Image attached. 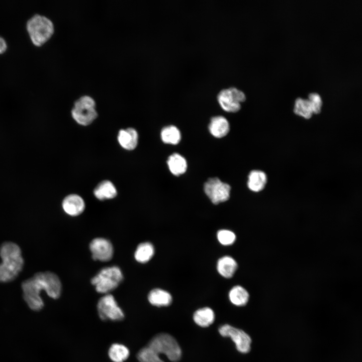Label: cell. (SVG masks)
<instances>
[{
	"mask_svg": "<svg viewBox=\"0 0 362 362\" xmlns=\"http://www.w3.org/2000/svg\"><path fill=\"white\" fill-rule=\"evenodd\" d=\"M267 183V176L265 173L261 170H253L250 172L248 176L247 187L254 192H259L262 191Z\"/></svg>",
	"mask_w": 362,
	"mask_h": 362,
	"instance_id": "16",
	"label": "cell"
},
{
	"mask_svg": "<svg viewBox=\"0 0 362 362\" xmlns=\"http://www.w3.org/2000/svg\"><path fill=\"white\" fill-rule=\"evenodd\" d=\"M71 114L77 124L82 126L90 125L98 117L95 100L88 95L80 97L74 103Z\"/></svg>",
	"mask_w": 362,
	"mask_h": 362,
	"instance_id": "5",
	"label": "cell"
},
{
	"mask_svg": "<svg viewBox=\"0 0 362 362\" xmlns=\"http://www.w3.org/2000/svg\"><path fill=\"white\" fill-rule=\"evenodd\" d=\"M123 279L121 269L114 266L103 268L92 279L91 283L98 292L108 293L115 289Z\"/></svg>",
	"mask_w": 362,
	"mask_h": 362,
	"instance_id": "6",
	"label": "cell"
},
{
	"mask_svg": "<svg viewBox=\"0 0 362 362\" xmlns=\"http://www.w3.org/2000/svg\"><path fill=\"white\" fill-rule=\"evenodd\" d=\"M309 101L310 103L313 114H319L321 110L322 102L321 97L319 94L315 93H311L309 95Z\"/></svg>",
	"mask_w": 362,
	"mask_h": 362,
	"instance_id": "28",
	"label": "cell"
},
{
	"mask_svg": "<svg viewBox=\"0 0 362 362\" xmlns=\"http://www.w3.org/2000/svg\"><path fill=\"white\" fill-rule=\"evenodd\" d=\"M117 140L120 145L124 149L132 150L138 145V134L133 128H127L120 130L117 135Z\"/></svg>",
	"mask_w": 362,
	"mask_h": 362,
	"instance_id": "13",
	"label": "cell"
},
{
	"mask_svg": "<svg viewBox=\"0 0 362 362\" xmlns=\"http://www.w3.org/2000/svg\"><path fill=\"white\" fill-rule=\"evenodd\" d=\"M64 211L71 216H76L81 214L85 209V203L83 199L75 194L66 196L62 203Z\"/></svg>",
	"mask_w": 362,
	"mask_h": 362,
	"instance_id": "12",
	"label": "cell"
},
{
	"mask_svg": "<svg viewBox=\"0 0 362 362\" xmlns=\"http://www.w3.org/2000/svg\"><path fill=\"white\" fill-rule=\"evenodd\" d=\"M231 302L237 306L245 305L248 302L249 294L248 291L241 286L233 287L229 293Z\"/></svg>",
	"mask_w": 362,
	"mask_h": 362,
	"instance_id": "21",
	"label": "cell"
},
{
	"mask_svg": "<svg viewBox=\"0 0 362 362\" xmlns=\"http://www.w3.org/2000/svg\"><path fill=\"white\" fill-rule=\"evenodd\" d=\"M167 164L171 173L175 176L184 173L187 169L186 160L181 155L176 153L168 157Z\"/></svg>",
	"mask_w": 362,
	"mask_h": 362,
	"instance_id": "19",
	"label": "cell"
},
{
	"mask_svg": "<svg viewBox=\"0 0 362 362\" xmlns=\"http://www.w3.org/2000/svg\"><path fill=\"white\" fill-rule=\"evenodd\" d=\"M217 98L221 108L226 112L232 113L238 111L241 108V103L246 99L244 93L233 86L221 89Z\"/></svg>",
	"mask_w": 362,
	"mask_h": 362,
	"instance_id": "7",
	"label": "cell"
},
{
	"mask_svg": "<svg viewBox=\"0 0 362 362\" xmlns=\"http://www.w3.org/2000/svg\"><path fill=\"white\" fill-rule=\"evenodd\" d=\"M97 308L102 320H121L124 317L122 310L112 295L107 294L102 297L98 302Z\"/></svg>",
	"mask_w": 362,
	"mask_h": 362,
	"instance_id": "10",
	"label": "cell"
},
{
	"mask_svg": "<svg viewBox=\"0 0 362 362\" xmlns=\"http://www.w3.org/2000/svg\"><path fill=\"white\" fill-rule=\"evenodd\" d=\"M154 249L153 245L149 242L139 244L134 253L135 259L140 263L148 262L153 256Z\"/></svg>",
	"mask_w": 362,
	"mask_h": 362,
	"instance_id": "22",
	"label": "cell"
},
{
	"mask_svg": "<svg viewBox=\"0 0 362 362\" xmlns=\"http://www.w3.org/2000/svg\"><path fill=\"white\" fill-rule=\"evenodd\" d=\"M137 358L140 362H164L147 346L138 352Z\"/></svg>",
	"mask_w": 362,
	"mask_h": 362,
	"instance_id": "26",
	"label": "cell"
},
{
	"mask_svg": "<svg viewBox=\"0 0 362 362\" xmlns=\"http://www.w3.org/2000/svg\"><path fill=\"white\" fill-rule=\"evenodd\" d=\"M195 322L200 326L206 327L212 324L215 319L213 311L209 307H204L197 310L194 314Z\"/></svg>",
	"mask_w": 362,
	"mask_h": 362,
	"instance_id": "20",
	"label": "cell"
},
{
	"mask_svg": "<svg viewBox=\"0 0 362 362\" xmlns=\"http://www.w3.org/2000/svg\"><path fill=\"white\" fill-rule=\"evenodd\" d=\"M23 298L28 307L33 311H40L44 303L40 296L42 290H45L51 298H58L61 292L62 286L58 277L50 272H40L23 281L21 284Z\"/></svg>",
	"mask_w": 362,
	"mask_h": 362,
	"instance_id": "1",
	"label": "cell"
},
{
	"mask_svg": "<svg viewBox=\"0 0 362 362\" xmlns=\"http://www.w3.org/2000/svg\"><path fill=\"white\" fill-rule=\"evenodd\" d=\"M237 266V263L233 258L225 256L218 260L217 268L219 274L222 277L230 278L234 274Z\"/></svg>",
	"mask_w": 362,
	"mask_h": 362,
	"instance_id": "17",
	"label": "cell"
},
{
	"mask_svg": "<svg viewBox=\"0 0 362 362\" xmlns=\"http://www.w3.org/2000/svg\"><path fill=\"white\" fill-rule=\"evenodd\" d=\"M89 248L94 260L107 261L113 257V245L106 239L96 238L93 239L89 244Z\"/></svg>",
	"mask_w": 362,
	"mask_h": 362,
	"instance_id": "11",
	"label": "cell"
},
{
	"mask_svg": "<svg viewBox=\"0 0 362 362\" xmlns=\"http://www.w3.org/2000/svg\"><path fill=\"white\" fill-rule=\"evenodd\" d=\"M204 190L212 203L218 204L229 199L231 187L218 177H212L205 183Z\"/></svg>",
	"mask_w": 362,
	"mask_h": 362,
	"instance_id": "8",
	"label": "cell"
},
{
	"mask_svg": "<svg viewBox=\"0 0 362 362\" xmlns=\"http://www.w3.org/2000/svg\"><path fill=\"white\" fill-rule=\"evenodd\" d=\"M0 282L12 281L22 270L24 261L20 247L12 242H4L0 247Z\"/></svg>",
	"mask_w": 362,
	"mask_h": 362,
	"instance_id": "2",
	"label": "cell"
},
{
	"mask_svg": "<svg viewBox=\"0 0 362 362\" xmlns=\"http://www.w3.org/2000/svg\"><path fill=\"white\" fill-rule=\"evenodd\" d=\"M162 141L166 144L175 145L181 139L179 130L174 126L170 125L162 128L160 133Z\"/></svg>",
	"mask_w": 362,
	"mask_h": 362,
	"instance_id": "23",
	"label": "cell"
},
{
	"mask_svg": "<svg viewBox=\"0 0 362 362\" xmlns=\"http://www.w3.org/2000/svg\"><path fill=\"white\" fill-rule=\"evenodd\" d=\"M156 355L163 353L172 361H178L181 357V349L176 340L171 335L160 333L155 336L147 345Z\"/></svg>",
	"mask_w": 362,
	"mask_h": 362,
	"instance_id": "4",
	"label": "cell"
},
{
	"mask_svg": "<svg viewBox=\"0 0 362 362\" xmlns=\"http://www.w3.org/2000/svg\"><path fill=\"white\" fill-rule=\"evenodd\" d=\"M129 355L128 348L120 344H113L109 350V355L114 362H123L128 357Z\"/></svg>",
	"mask_w": 362,
	"mask_h": 362,
	"instance_id": "25",
	"label": "cell"
},
{
	"mask_svg": "<svg viewBox=\"0 0 362 362\" xmlns=\"http://www.w3.org/2000/svg\"><path fill=\"white\" fill-rule=\"evenodd\" d=\"M294 112L296 115L306 119H310L313 114L309 100L300 98L295 101Z\"/></svg>",
	"mask_w": 362,
	"mask_h": 362,
	"instance_id": "24",
	"label": "cell"
},
{
	"mask_svg": "<svg viewBox=\"0 0 362 362\" xmlns=\"http://www.w3.org/2000/svg\"><path fill=\"white\" fill-rule=\"evenodd\" d=\"M218 331L221 336L230 337L235 343L236 347L239 352L246 353L250 351L251 338L242 330L229 324H224L219 327Z\"/></svg>",
	"mask_w": 362,
	"mask_h": 362,
	"instance_id": "9",
	"label": "cell"
},
{
	"mask_svg": "<svg viewBox=\"0 0 362 362\" xmlns=\"http://www.w3.org/2000/svg\"><path fill=\"white\" fill-rule=\"evenodd\" d=\"M217 239L221 244L229 245L234 242L236 236L232 231L223 229L219 230L217 232Z\"/></svg>",
	"mask_w": 362,
	"mask_h": 362,
	"instance_id": "27",
	"label": "cell"
},
{
	"mask_svg": "<svg viewBox=\"0 0 362 362\" xmlns=\"http://www.w3.org/2000/svg\"><path fill=\"white\" fill-rule=\"evenodd\" d=\"M149 302L158 307L167 306L172 302V297L167 291L161 289L151 290L148 296Z\"/></svg>",
	"mask_w": 362,
	"mask_h": 362,
	"instance_id": "18",
	"label": "cell"
},
{
	"mask_svg": "<svg viewBox=\"0 0 362 362\" xmlns=\"http://www.w3.org/2000/svg\"><path fill=\"white\" fill-rule=\"evenodd\" d=\"M94 195L99 200L112 199L117 195V191L114 184L109 180L101 182L94 190Z\"/></svg>",
	"mask_w": 362,
	"mask_h": 362,
	"instance_id": "15",
	"label": "cell"
},
{
	"mask_svg": "<svg viewBox=\"0 0 362 362\" xmlns=\"http://www.w3.org/2000/svg\"><path fill=\"white\" fill-rule=\"evenodd\" d=\"M7 48V44L6 40L0 36V53L4 52Z\"/></svg>",
	"mask_w": 362,
	"mask_h": 362,
	"instance_id": "29",
	"label": "cell"
},
{
	"mask_svg": "<svg viewBox=\"0 0 362 362\" xmlns=\"http://www.w3.org/2000/svg\"><path fill=\"white\" fill-rule=\"evenodd\" d=\"M210 133L216 138L225 136L230 130L228 120L223 116H217L211 118L209 125Z\"/></svg>",
	"mask_w": 362,
	"mask_h": 362,
	"instance_id": "14",
	"label": "cell"
},
{
	"mask_svg": "<svg viewBox=\"0 0 362 362\" xmlns=\"http://www.w3.org/2000/svg\"><path fill=\"white\" fill-rule=\"evenodd\" d=\"M26 28L33 43L41 46L47 42L54 32L53 22L46 16L35 14L27 22Z\"/></svg>",
	"mask_w": 362,
	"mask_h": 362,
	"instance_id": "3",
	"label": "cell"
}]
</instances>
